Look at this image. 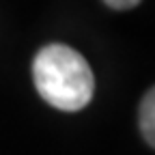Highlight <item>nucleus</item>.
I'll return each mask as SVG.
<instances>
[{
    "label": "nucleus",
    "instance_id": "7ed1b4c3",
    "mask_svg": "<svg viewBox=\"0 0 155 155\" xmlns=\"http://www.w3.org/2000/svg\"><path fill=\"white\" fill-rule=\"evenodd\" d=\"M104 2H106L108 7L116 9V11H127V9L136 7V5L140 2V0H104Z\"/></svg>",
    "mask_w": 155,
    "mask_h": 155
},
{
    "label": "nucleus",
    "instance_id": "f257e3e1",
    "mask_svg": "<svg viewBox=\"0 0 155 155\" xmlns=\"http://www.w3.org/2000/svg\"><path fill=\"white\" fill-rule=\"evenodd\" d=\"M32 78L39 95L63 112L82 110L95 91V78L86 58L63 43H50L39 50L32 63Z\"/></svg>",
    "mask_w": 155,
    "mask_h": 155
},
{
    "label": "nucleus",
    "instance_id": "f03ea898",
    "mask_svg": "<svg viewBox=\"0 0 155 155\" xmlns=\"http://www.w3.org/2000/svg\"><path fill=\"white\" fill-rule=\"evenodd\" d=\"M153 114H155V99H153V88L144 95L142 106H140V129L144 140L153 147L155 142V125H153Z\"/></svg>",
    "mask_w": 155,
    "mask_h": 155
}]
</instances>
